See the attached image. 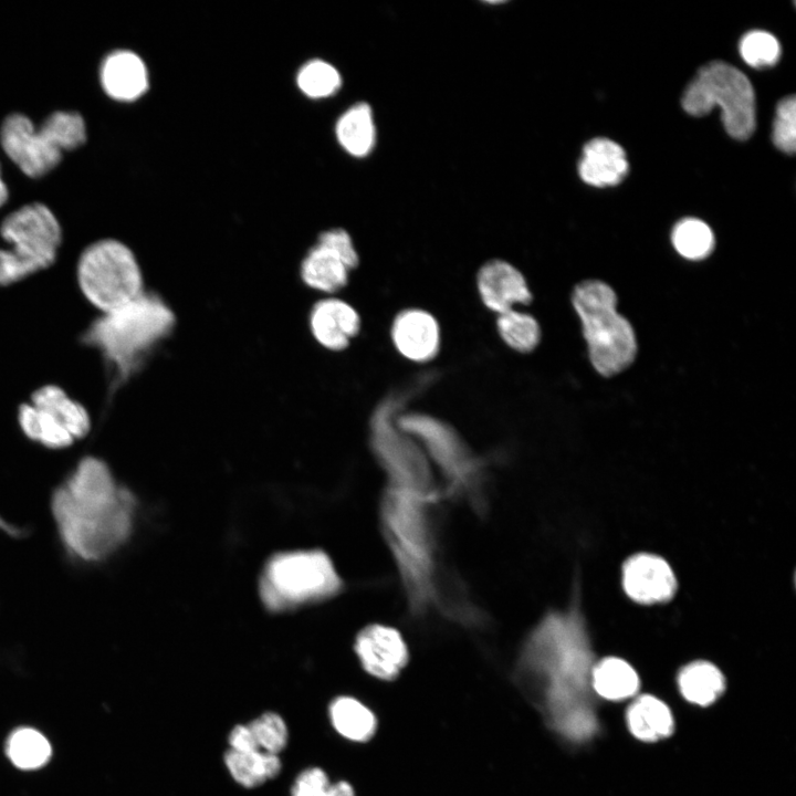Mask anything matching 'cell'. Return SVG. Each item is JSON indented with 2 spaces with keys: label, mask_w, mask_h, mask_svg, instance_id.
I'll return each mask as SVG.
<instances>
[{
  "label": "cell",
  "mask_w": 796,
  "mask_h": 796,
  "mask_svg": "<svg viewBox=\"0 0 796 796\" xmlns=\"http://www.w3.org/2000/svg\"><path fill=\"white\" fill-rule=\"evenodd\" d=\"M520 667L541 689L549 724L559 734L582 742L596 733L589 695L594 664L574 611L549 614L540 621L524 643Z\"/></svg>",
  "instance_id": "6da1fadb"
},
{
  "label": "cell",
  "mask_w": 796,
  "mask_h": 796,
  "mask_svg": "<svg viewBox=\"0 0 796 796\" xmlns=\"http://www.w3.org/2000/svg\"><path fill=\"white\" fill-rule=\"evenodd\" d=\"M134 506L132 493L119 486L108 465L95 457L82 459L52 498L62 540L86 561L102 559L125 542Z\"/></svg>",
  "instance_id": "7a4b0ae2"
},
{
  "label": "cell",
  "mask_w": 796,
  "mask_h": 796,
  "mask_svg": "<svg viewBox=\"0 0 796 796\" xmlns=\"http://www.w3.org/2000/svg\"><path fill=\"white\" fill-rule=\"evenodd\" d=\"M427 502L388 488L381 499V527L396 559L410 607L422 611L437 600L440 585Z\"/></svg>",
  "instance_id": "3957f363"
},
{
  "label": "cell",
  "mask_w": 796,
  "mask_h": 796,
  "mask_svg": "<svg viewBox=\"0 0 796 796\" xmlns=\"http://www.w3.org/2000/svg\"><path fill=\"white\" fill-rule=\"evenodd\" d=\"M174 325L175 315L169 306L157 294L144 292L132 302L100 314L83 339L95 347L124 379Z\"/></svg>",
  "instance_id": "277c9868"
},
{
  "label": "cell",
  "mask_w": 796,
  "mask_h": 796,
  "mask_svg": "<svg viewBox=\"0 0 796 796\" xmlns=\"http://www.w3.org/2000/svg\"><path fill=\"white\" fill-rule=\"evenodd\" d=\"M405 400L404 394L390 395L377 407L370 422L371 446L389 488L429 503L444 493L421 446L396 423Z\"/></svg>",
  "instance_id": "5b68a950"
},
{
  "label": "cell",
  "mask_w": 796,
  "mask_h": 796,
  "mask_svg": "<svg viewBox=\"0 0 796 796\" xmlns=\"http://www.w3.org/2000/svg\"><path fill=\"white\" fill-rule=\"evenodd\" d=\"M85 140V121L73 111H56L38 128L27 115L13 113L0 128L3 151L31 178L51 171L62 160L63 151L73 150Z\"/></svg>",
  "instance_id": "8992f818"
},
{
  "label": "cell",
  "mask_w": 796,
  "mask_h": 796,
  "mask_svg": "<svg viewBox=\"0 0 796 796\" xmlns=\"http://www.w3.org/2000/svg\"><path fill=\"white\" fill-rule=\"evenodd\" d=\"M589 357L603 376H614L635 359L637 342L630 323L616 310L614 290L600 281H585L573 293Z\"/></svg>",
  "instance_id": "52a82bcc"
},
{
  "label": "cell",
  "mask_w": 796,
  "mask_h": 796,
  "mask_svg": "<svg viewBox=\"0 0 796 796\" xmlns=\"http://www.w3.org/2000/svg\"><path fill=\"white\" fill-rule=\"evenodd\" d=\"M0 286H10L54 264L62 228L53 211L40 202L24 205L0 224Z\"/></svg>",
  "instance_id": "ba28073f"
},
{
  "label": "cell",
  "mask_w": 796,
  "mask_h": 796,
  "mask_svg": "<svg viewBox=\"0 0 796 796\" xmlns=\"http://www.w3.org/2000/svg\"><path fill=\"white\" fill-rule=\"evenodd\" d=\"M341 587L331 558L317 549L275 554L266 562L259 580L261 600L271 611L325 600Z\"/></svg>",
  "instance_id": "9c48e42d"
},
{
  "label": "cell",
  "mask_w": 796,
  "mask_h": 796,
  "mask_svg": "<svg viewBox=\"0 0 796 796\" xmlns=\"http://www.w3.org/2000/svg\"><path fill=\"white\" fill-rule=\"evenodd\" d=\"M75 280L84 300L100 314L114 311L142 295L143 274L133 251L116 239H101L80 254Z\"/></svg>",
  "instance_id": "30bf717a"
},
{
  "label": "cell",
  "mask_w": 796,
  "mask_h": 796,
  "mask_svg": "<svg viewBox=\"0 0 796 796\" xmlns=\"http://www.w3.org/2000/svg\"><path fill=\"white\" fill-rule=\"evenodd\" d=\"M682 106L693 116L721 108L723 125L733 138L747 139L755 129V94L747 76L721 61L702 66L687 86Z\"/></svg>",
  "instance_id": "8fae6325"
},
{
  "label": "cell",
  "mask_w": 796,
  "mask_h": 796,
  "mask_svg": "<svg viewBox=\"0 0 796 796\" xmlns=\"http://www.w3.org/2000/svg\"><path fill=\"white\" fill-rule=\"evenodd\" d=\"M396 423L421 446L443 493L453 494L472 485L479 475V461L450 425L419 412L398 413Z\"/></svg>",
  "instance_id": "7c38bea8"
},
{
  "label": "cell",
  "mask_w": 796,
  "mask_h": 796,
  "mask_svg": "<svg viewBox=\"0 0 796 796\" xmlns=\"http://www.w3.org/2000/svg\"><path fill=\"white\" fill-rule=\"evenodd\" d=\"M355 652L366 672L392 680L408 661V649L401 635L385 625L365 627L356 637Z\"/></svg>",
  "instance_id": "4fadbf2b"
},
{
  "label": "cell",
  "mask_w": 796,
  "mask_h": 796,
  "mask_svg": "<svg viewBox=\"0 0 796 796\" xmlns=\"http://www.w3.org/2000/svg\"><path fill=\"white\" fill-rule=\"evenodd\" d=\"M622 585L631 599L648 605L671 599L677 588V580L663 558L641 553L624 564Z\"/></svg>",
  "instance_id": "5bb4252c"
},
{
  "label": "cell",
  "mask_w": 796,
  "mask_h": 796,
  "mask_svg": "<svg viewBox=\"0 0 796 796\" xmlns=\"http://www.w3.org/2000/svg\"><path fill=\"white\" fill-rule=\"evenodd\" d=\"M478 290L484 305L498 314L532 300L523 274L503 260H491L480 269Z\"/></svg>",
  "instance_id": "9a60e30c"
},
{
  "label": "cell",
  "mask_w": 796,
  "mask_h": 796,
  "mask_svg": "<svg viewBox=\"0 0 796 796\" xmlns=\"http://www.w3.org/2000/svg\"><path fill=\"white\" fill-rule=\"evenodd\" d=\"M391 338L398 352L412 362H428L439 350L440 331L428 312L410 308L400 312L391 326Z\"/></svg>",
  "instance_id": "2e32d148"
},
{
  "label": "cell",
  "mask_w": 796,
  "mask_h": 796,
  "mask_svg": "<svg viewBox=\"0 0 796 796\" xmlns=\"http://www.w3.org/2000/svg\"><path fill=\"white\" fill-rule=\"evenodd\" d=\"M100 82L111 98L133 102L148 90L147 67L135 52L116 50L102 61Z\"/></svg>",
  "instance_id": "e0dca14e"
},
{
  "label": "cell",
  "mask_w": 796,
  "mask_h": 796,
  "mask_svg": "<svg viewBox=\"0 0 796 796\" xmlns=\"http://www.w3.org/2000/svg\"><path fill=\"white\" fill-rule=\"evenodd\" d=\"M310 322L318 343L333 350L345 348L360 328L358 313L337 298L317 302L311 312Z\"/></svg>",
  "instance_id": "ac0fdd59"
},
{
  "label": "cell",
  "mask_w": 796,
  "mask_h": 796,
  "mask_svg": "<svg viewBox=\"0 0 796 796\" xmlns=\"http://www.w3.org/2000/svg\"><path fill=\"white\" fill-rule=\"evenodd\" d=\"M629 165L620 145L608 138H594L584 149L578 164L580 178L596 187L614 186L627 175Z\"/></svg>",
  "instance_id": "d6986e66"
},
{
  "label": "cell",
  "mask_w": 796,
  "mask_h": 796,
  "mask_svg": "<svg viewBox=\"0 0 796 796\" xmlns=\"http://www.w3.org/2000/svg\"><path fill=\"white\" fill-rule=\"evenodd\" d=\"M356 265L328 243L318 240L302 262L303 281L311 287L336 292L347 283L348 272Z\"/></svg>",
  "instance_id": "ffe728a7"
},
{
  "label": "cell",
  "mask_w": 796,
  "mask_h": 796,
  "mask_svg": "<svg viewBox=\"0 0 796 796\" xmlns=\"http://www.w3.org/2000/svg\"><path fill=\"white\" fill-rule=\"evenodd\" d=\"M30 404L50 413L76 440L86 437L92 419L86 407L55 384H45L32 391Z\"/></svg>",
  "instance_id": "44dd1931"
},
{
  "label": "cell",
  "mask_w": 796,
  "mask_h": 796,
  "mask_svg": "<svg viewBox=\"0 0 796 796\" xmlns=\"http://www.w3.org/2000/svg\"><path fill=\"white\" fill-rule=\"evenodd\" d=\"M630 733L640 741L654 742L673 731V716L668 705L650 694L637 696L626 714Z\"/></svg>",
  "instance_id": "7402d4cb"
},
{
  "label": "cell",
  "mask_w": 796,
  "mask_h": 796,
  "mask_svg": "<svg viewBox=\"0 0 796 796\" xmlns=\"http://www.w3.org/2000/svg\"><path fill=\"white\" fill-rule=\"evenodd\" d=\"M341 146L352 156L365 157L374 148L376 129L373 111L367 103L350 106L338 118L335 128Z\"/></svg>",
  "instance_id": "603a6c76"
},
{
  "label": "cell",
  "mask_w": 796,
  "mask_h": 796,
  "mask_svg": "<svg viewBox=\"0 0 796 796\" xmlns=\"http://www.w3.org/2000/svg\"><path fill=\"white\" fill-rule=\"evenodd\" d=\"M590 685L591 690L600 698L620 701L637 693L639 678L628 662L620 658L609 657L594 664Z\"/></svg>",
  "instance_id": "cb8c5ba5"
},
{
  "label": "cell",
  "mask_w": 796,
  "mask_h": 796,
  "mask_svg": "<svg viewBox=\"0 0 796 796\" xmlns=\"http://www.w3.org/2000/svg\"><path fill=\"white\" fill-rule=\"evenodd\" d=\"M678 687L682 696L698 705L713 703L724 691L725 680L722 672L706 661H694L681 669Z\"/></svg>",
  "instance_id": "d4e9b609"
},
{
  "label": "cell",
  "mask_w": 796,
  "mask_h": 796,
  "mask_svg": "<svg viewBox=\"0 0 796 796\" xmlns=\"http://www.w3.org/2000/svg\"><path fill=\"white\" fill-rule=\"evenodd\" d=\"M232 778L247 788L263 784L281 771L280 757L261 751H234L229 748L223 756Z\"/></svg>",
  "instance_id": "484cf974"
},
{
  "label": "cell",
  "mask_w": 796,
  "mask_h": 796,
  "mask_svg": "<svg viewBox=\"0 0 796 796\" xmlns=\"http://www.w3.org/2000/svg\"><path fill=\"white\" fill-rule=\"evenodd\" d=\"M17 419L22 433L30 440L50 449H64L75 439L50 413L30 402L18 406Z\"/></svg>",
  "instance_id": "4316f807"
},
{
  "label": "cell",
  "mask_w": 796,
  "mask_h": 796,
  "mask_svg": "<svg viewBox=\"0 0 796 796\" xmlns=\"http://www.w3.org/2000/svg\"><path fill=\"white\" fill-rule=\"evenodd\" d=\"M328 713L334 729L350 741L365 742L375 733L374 713L354 698H336L329 704Z\"/></svg>",
  "instance_id": "83f0119b"
},
{
  "label": "cell",
  "mask_w": 796,
  "mask_h": 796,
  "mask_svg": "<svg viewBox=\"0 0 796 796\" xmlns=\"http://www.w3.org/2000/svg\"><path fill=\"white\" fill-rule=\"evenodd\" d=\"M7 754L18 768L36 769L50 760L52 748L42 733L31 727H21L10 735Z\"/></svg>",
  "instance_id": "f1b7e54d"
},
{
  "label": "cell",
  "mask_w": 796,
  "mask_h": 796,
  "mask_svg": "<svg viewBox=\"0 0 796 796\" xmlns=\"http://www.w3.org/2000/svg\"><path fill=\"white\" fill-rule=\"evenodd\" d=\"M496 327L506 345L520 353L533 350L540 342V326L527 313L514 308L499 314Z\"/></svg>",
  "instance_id": "f546056e"
},
{
  "label": "cell",
  "mask_w": 796,
  "mask_h": 796,
  "mask_svg": "<svg viewBox=\"0 0 796 796\" xmlns=\"http://www.w3.org/2000/svg\"><path fill=\"white\" fill-rule=\"evenodd\" d=\"M672 243L682 256L701 260L713 250L714 235L705 222L687 218L679 221L673 228Z\"/></svg>",
  "instance_id": "4dcf8cb0"
},
{
  "label": "cell",
  "mask_w": 796,
  "mask_h": 796,
  "mask_svg": "<svg viewBox=\"0 0 796 796\" xmlns=\"http://www.w3.org/2000/svg\"><path fill=\"white\" fill-rule=\"evenodd\" d=\"M298 88L308 97L322 98L336 93L342 77L332 64L323 60H311L297 72Z\"/></svg>",
  "instance_id": "1f68e13d"
},
{
  "label": "cell",
  "mask_w": 796,
  "mask_h": 796,
  "mask_svg": "<svg viewBox=\"0 0 796 796\" xmlns=\"http://www.w3.org/2000/svg\"><path fill=\"white\" fill-rule=\"evenodd\" d=\"M245 726L256 751L277 755L287 743V727L277 713L265 712Z\"/></svg>",
  "instance_id": "d6a6232c"
},
{
  "label": "cell",
  "mask_w": 796,
  "mask_h": 796,
  "mask_svg": "<svg viewBox=\"0 0 796 796\" xmlns=\"http://www.w3.org/2000/svg\"><path fill=\"white\" fill-rule=\"evenodd\" d=\"M740 53L751 66L760 69L774 65L781 55V45L771 33L754 30L746 33L740 42Z\"/></svg>",
  "instance_id": "836d02e7"
},
{
  "label": "cell",
  "mask_w": 796,
  "mask_h": 796,
  "mask_svg": "<svg viewBox=\"0 0 796 796\" xmlns=\"http://www.w3.org/2000/svg\"><path fill=\"white\" fill-rule=\"evenodd\" d=\"M292 796H355L354 789L346 781L332 784L326 773L318 767L306 768L295 778Z\"/></svg>",
  "instance_id": "e575fe53"
},
{
  "label": "cell",
  "mask_w": 796,
  "mask_h": 796,
  "mask_svg": "<svg viewBox=\"0 0 796 796\" xmlns=\"http://www.w3.org/2000/svg\"><path fill=\"white\" fill-rule=\"evenodd\" d=\"M773 143L786 154L796 149V100L794 95L782 98L773 123Z\"/></svg>",
  "instance_id": "d590c367"
},
{
  "label": "cell",
  "mask_w": 796,
  "mask_h": 796,
  "mask_svg": "<svg viewBox=\"0 0 796 796\" xmlns=\"http://www.w3.org/2000/svg\"><path fill=\"white\" fill-rule=\"evenodd\" d=\"M8 197H9V190H8L6 182L2 179L1 166H0V208L7 202Z\"/></svg>",
  "instance_id": "8d00e7d4"
}]
</instances>
